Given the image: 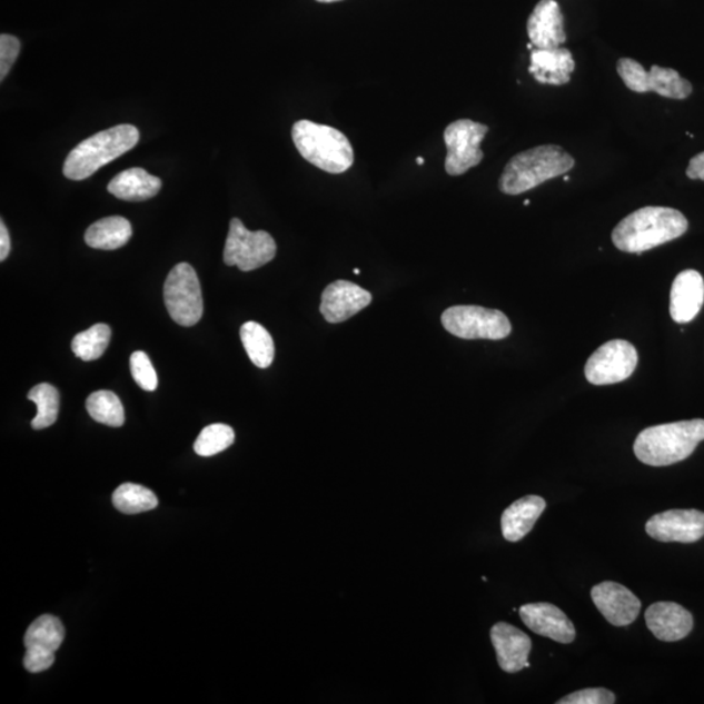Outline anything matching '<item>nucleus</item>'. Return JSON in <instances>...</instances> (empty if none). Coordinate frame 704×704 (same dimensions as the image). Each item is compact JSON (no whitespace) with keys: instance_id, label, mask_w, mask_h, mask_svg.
<instances>
[{"instance_id":"obj_25","label":"nucleus","mask_w":704,"mask_h":704,"mask_svg":"<svg viewBox=\"0 0 704 704\" xmlns=\"http://www.w3.org/2000/svg\"><path fill=\"white\" fill-rule=\"evenodd\" d=\"M241 344H244L249 359L256 367L268 368L275 359V343L269 331L262 325L248 321L240 328Z\"/></svg>"},{"instance_id":"obj_4","label":"nucleus","mask_w":704,"mask_h":704,"mask_svg":"<svg viewBox=\"0 0 704 704\" xmlns=\"http://www.w3.org/2000/svg\"><path fill=\"white\" fill-rule=\"evenodd\" d=\"M139 140L138 128L132 125H119L90 136L68 155L63 166L65 177L71 180L92 177L105 165L133 149Z\"/></svg>"},{"instance_id":"obj_13","label":"nucleus","mask_w":704,"mask_h":704,"mask_svg":"<svg viewBox=\"0 0 704 704\" xmlns=\"http://www.w3.org/2000/svg\"><path fill=\"white\" fill-rule=\"evenodd\" d=\"M646 533L663 543H695L704 536V513L668 510L656 514L646 524Z\"/></svg>"},{"instance_id":"obj_5","label":"nucleus","mask_w":704,"mask_h":704,"mask_svg":"<svg viewBox=\"0 0 704 704\" xmlns=\"http://www.w3.org/2000/svg\"><path fill=\"white\" fill-rule=\"evenodd\" d=\"M291 135L300 156L316 168L330 173H343L351 168V143L336 128L299 120L294 125Z\"/></svg>"},{"instance_id":"obj_27","label":"nucleus","mask_w":704,"mask_h":704,"mask_svg":"<svg viewBox=\"0 0 704 704\" xmlns=\"http://www.w3.org/2000/svg\"><path fill=\"white\" fill-rule=\"evenodd\" d=\"M113 506L125 514H139L156 509L158 498L150 489L139 484L126 483L112 495Z\"/></svg>"},{"instance_id":"obj_16","label":"nucleus","mask_w":704,"mask_h":704,"mask_svg":"<svg viewBox=\"0 0 704 704\" xmlns=\"http://www.w3.org/2000/svg\"><path fill=\"white\" fill-rule=\"evenodd\" d=\"M519 616L529 631L542 635V637L564 643V645L575 639V629L572 621L554 604L533 603L522 605Z\"/></svg>"},{"instance_id":"obj_18","label":"nucleus","mask_w":704,"mask_h":704,"mask_svg":"<svg viewBox=\"0 0 704 704\" xmlns=\"http://www.w3.org/2000/svg\"><path fill=\"white\" fill-rule=\"evenodd\" d=\"M527 33L536 49H557L565 43L564 17L556 0L536 4L527 21Z\"/></svg>"},{"instance_id":"obj_20","label":"nucleus","mask_w":704,"mask_h":704,"mask_svg":"<svg viewBox=\"0 0 704 704\" xmlns=\"http://www.w3.org/2000/svg\"><path fill=\"white\" fill-rule=\"evenodd\" d=\"M704 303V281L696 270H685L673 281L670 313L678 324L691 323L701 313Z\"/></svg>"},{"instance_id":"obj_37","label":"nucleus","mask_w":704,"mask_h":704,"mask_svg":"<svg viewBox=\"0 0 704 704\" xmlns=\"http://www.w3.org/2000/svg\"><path fill=\"white\" fill-rule=\"evenodd\" d=\"M416 162H418L419 166L424 165V160L422 157H419L418 160H416Z\"/></svg>"},{"instance_id":"obj_12","label":"nucleus","mask_w":704,"mask_h":704,"mask_svg":"<svg viewBox=\"0 0 704 704\" xmlns=\"http://www.w3.org/2000/svg\"><path fill=\"white\" fill-rule=\"evenodd\" d=\"M65 634V626L58 617H38L26 633V670L30 673L48 671L56 662V653L62 646Z\"/></svg>"},{"instance_id":"obj_28","label":"nucleus","mask_w":704,"mask_h":704,"mask_svg":"<svg viewBox=\"0 0 704 704\" xmlns=\"http://www.w3.org/2000/svg\"><path fill=\"white\" fill-rule=\"evenodd\" d=\"M111 339L109 325L96 324L92 328L80 333L72 340V351L81 360L93 361L100 359Z\"/></svg>"},{"instance_id":"obj_33","label":"nucleus","mask_w":704,"mask_h":704,"mask_svg":"<svg viewBox=\"0 0 704 704\" xmlns=\"http://www.w3.org/2000/svg\"><path fill=\"white\" fill-rule=\"evenodd\" d=\"M20 41L10 34L0 36V80H4L20 54Z\"/></svg>"},{"instance_id":"obj_3","label":"nucleus","mask_w":704,"mask_h":704,"mask_svg":"<svg viewBox=\"0 0 704 704\" xmlns=\"http://www.w3.org/2000/svg\"><path fill=\"white\" fill-rule=\"evenodd\" d=\"M574 158L558 146H541L522 151L505 166L498 180L499 191L520 195L564 176L574 168Z\"/></svg>"},{"instance_id":"obj_21","label":"nucleus","mask_w":704,"mask_h":704,"mask_svg":"<svg viewBox=\"0 0 704 704\" xmlns=\"http://www.w3.org/2000/svg\"><path fill=\"white\" fill-rule=\"evenodd\" d=\"M532 65L528 72L541 85L565 86L571 81L575 70V62L569 50L564 48L532 51Z\"/></svg>"},{"instance_id":"obj_31","label":"nucleus","mask_w":704,"mask_h":704,"mask_svg":"<svg viewBox=\"0 0 704 704\" xmlns=\"http://www.w3.org/2000/svg\"><path fill=\"white\" fill-rule=\"evenodd\" d=\"M130 367L133 380L142 390L155 391L158 386L156 369L143 351H136L131 355Z\"/></svg>"},{"instance_id":"obj_38","label":"nucleus","mask_w":704,"mask_h":704,"mask_svg":"<svg viewBox=\"0 0 704 704\" xmlns=\"http://www.w3.org/2000/svg\"><path fill=\"white\" fill-rule=\"evenodd\" d=\"M354 272H355V275H360V270L359 269H355Z\"/></svg>"},{"instance_id":"obj_1","label":"nucleus","mask_w":704,"mask_h":704,"mask_svg":"<svg viewBox=\"0 0 704 704\" xmlns=\"http://www.w3.org/2000/svg\"><path fill=\"white\" fill-rule=\"evenodd\" d=\"M688 229L681 211L665 207H646L625 217L612 232L619 251L642 254L675 240Z\"/></svg>"},{"instance_id":"obj_8","label":"nucleus","mask_w":704,"mask_h":704,"mask_svg":"<svg viewBox=\"0 0 704 704\" xmlns=\"http://www.w3.org/2000/svg\"><path fill=\"white\" fill-rule=\"evenodd\" d=\"M277 245L267 231H249L239 218H232L227 235L224 261L241 271L259 269L275 259Z\"/></svg>"},{"instance_id":"obj_9","label":"nucleus","mask_w":704,"mask_h":704,"mask_svg":"<svg viewBox=\"0 0 704 704\" xmlns=\"http://www.w3.org/2000/svg\"><path fill=\"white\" fill-rule=\"evenodd\" d=\"M617 72L624 85L635 93L655 92L673 100H685L693 92L691 81L681 78L672 68L653 66L647 72L637 60L623 58L617 62Z\"/></svg>"},{"instance_id":"obj_11","label":"nucleus","mask_w":704,"mask_h":704,"mask_svg":"<svg viewBox=\"0 0 704 704\" xmlns=\"http://www.w3.org/2000/svg\"><path fill=\"white\" fill-rule=\"evenodd\" d=\"M638 366V353L624 339L604 344L589 357L585 376L589 384L612 385L625 381Z\"/></svg>"},{"instance_id":"obj_19","label":"nucleus","mask_w":704,"mask_h":704,"mask_svg":"<svg viewBox=\"0 0 704 704\" xmlns=\"http://www.w3.org/2000/svg\"><path fill=\"white\" fill-rule=\"evenodd\" d=\"M646 624L657 639L676 642L692 633L694 619L692 613L677 603L658 602L646 611Z\"/></svg>"},{"instance_id":"obj_2","label":"nucleus","mask_w":704,"mask_h":704,"mask_svg":"<svg viewBox=\"0 0 704 704\" xmlns=\"http://www.w3.org/2000/svg\"><path fill=\"white\" fill-rule=\"evenodd\" d=\"M703 440V419L661 424L642 430L635 438L634 453L642 464L671 466L691 457Z\"/></svg>"},{"instance_id":"obj_36","label":"nucleus","mask_w":704,"mask_h":704,"mask_svg":"<svg viewBox=\"0 0 704 704\" xmlns=\"http://www.w3.org/2000/svg\"><path fill=\"white\" fill-rule=\"evenodd\" d=\"M317 2H320V3H335V2H340V0H317Z\"/></svg>"},{"instance_id":"obj_22","label":"nucleus","mask_w":704,"mask_h":704,"mask_svg":"<svg viewBox=\"0 0 704 704\" xmlns=\"http://www.w3.org/2000/svg\"><path fill=\"white\" fill-rule=\"evenodd\" d=\"M547 507L541 496H526L517 499L504 512L502 517L503 535L507 542L516 543L532 532L536 520Z\"/></svg>"},{"instance_id":"obj_23","label":"nucleus","mask_w":704,"mask_h":704,"mask_svg":"<svg viewBox=\"0 0 704 704\" xmlns=\"http://www.w3.org/2000/svg\"><path fill=\"white\" fill-rule=\"evenodd\" d=\"M162 180L143 169L132 168L118 173L109 186V192L125 201H146L161 191Z\"/></svg>"},{"instance_id":"obj_7","label":"nucleus","mask_w":704,"mask_h":704,"mask_svg":"<svg viewBox=\"0 0 704 704\" xmlns=\"http://www.w3.org/2000/svg\"><path fill=\"white\" fill-rule=\"evenodd\" d=\"M444 328L464 339L498 340L510 336L512 325L502 310L479 306H456L442 316Z\"/></svg>"},{"instance_id":"obj_39","label":"nucleus","mask_w":704,"mask_h":704,"mask_svg":"<svg viewBox=\"0 0 704 704\" xmlns=\"http://www.w3.org/2000/svg\"><path fill=\"white\" fill-rule=\"evenodd\" d=\"M569 179H571V178H569V177H567V176H565V177H564V180H565V181H569Z\"/></svg>"},{"instance_id":"obj_40","label":"nucleus","mask_w":704,"mask_h":704,"mask_svg":"<svg viewBox=\"0 0 704 704\" xmlns=\"http://www.w3.org/2000/svg\"><path fill=\"white\" fill-rule=\"evenodd\" d=\"M525 206H526V207H527V206H529V200H526V201H525Z\"/></svg>"},{"instance_id":"obj_10","label":"nucleus","mask_w":704,"mask_h":704,"mask_svg":"<svg viewBox=\"0 0 704 704\" xmlns=\"http://www.w3.org/2000/svg\"><path fill=\"white\" fill-rule=\"evenodd\" d=\"M489 128L474 120L459 119L445 128L444 140L448 148L445 170L452 177L462 176L483 160L480 143Z\"/></svg>"},{"instance_id":"obj_24","label":"nucleus","mask_w":704,"mask_h":704,"mask_svg":"<svg viewBox=\"0 0 704 704\" xmlns=\"http://www.w3.org/2000/svg\"><path fill=\"white\" fill-rule=\"evenodd\" d=\"M132 237V226L125 217L112 216L97 221L86 232V244L90 248L113 251L123 247Z\"/></svg>"},{"instance_id":"obj_35","label":"nucleus","mask_w":704,"mask_h":704,"mask_svg":"<svg viewBox=\"0 0 704 704\" xmlns=\"http://www.w3.org/2000/svg\"><path fill=\"white\" fill-rule=\"evenodd\" d=\"M11 251V239L4 222H0V261H4Z\"/></svg>"},{"instance_id":"obj_29","label":"nucleus","mask_w":704,"mask_h":704,"mask_svg":"<svg viewBox=\"0 0 704 704\" xmlns=\"http://www.w3.org/2000/svg\"><path fill=\"white\" fill-rule=\"evenodd\" d=\"M28 399L37 406V415L32 420L33 429L49 428L58 419L59 391L50 384H40L29 391Z\"/></svg>"},{"instance_id":"obj_14","label":"nucleus","mask_w":704,"mask_h":704,"mask_svg":"<svg viewBox=\"0 0 704 704\" xmlns=\"http://www.w3.org/2000/svg\"><path fill=\"white\" fill-rule=\"evenodd\" d=\"M592 597L605 619L615 626L633 624L642 607L638 597L616 582L599 583L592 589Z\"/></svg>"},{"instance_id":"obj_30","label":"nucleus","mask_w":704,"mask_h":704,"mask_svg":"<svg viewBox=\"0 0 704 704\" xmlns=\"http://www.w3.org/2000/svg\"><path fill=\"white\" fill-rule=\"evenodd\" d=\"M235 442L234 429L226 424H211L201 430L194 448L201 457H211L230 448Z\"/></svg>"},{"instance_id":"obj_6","label":"nucleus","mask_w":704,"mask_h":704,"mask_svg":"<svg viewBox=\"0 0 704 704\" xmlns=\"http://www.w3.org/2000/svg\"><path fill=\"white\" fill-rule=\"evenodd\" d=\"M163 297L171 319L181 327H194L201 320V285L191 265L181 262L171 269L166 278Z\"/></svg>"},{"instance_id":"obj_17","label":"nucleus","mask_w":704,"mask_h":704,"mask_svg":"<svg viewBox=\"0 0 704 704\" xmlns=\"http://www.w3.org/2000/svg\"><path fill=\"white\" fill-rule=\"evenodd\" d=\"M490 639L497 654L499 668L507 673H517L529 667L528 655L533 642L518 627L498 623L490 631Z\"/></svg>"},{"instance_id":"obj_34","label":"nucleus","mask_w":704,"mask_h":704,"mask_svg":"<svg viewBox=\"0 0 704 704\" xmlns=\"http://www.w3.org/2000/svg\"><path fill=\"white\" fill-rule=\"evenodd\" d=\"M686 173L687 177L693 180L704 181V151L692 158L691 163L687 166Z\"/></svg>"},{"instance_id":"obj_32","label":"nucleus","mask_w":704,"mask_h":704,"mask_svg":"<svg viewBox=\"0 0 704 704\" xmlns=\"http://www.w3.org/2000/svg\"><path fill=\"white\" fill-rule=\"evenodd\" d=\"M616 696L604 687L583 688V691L564 696L557 704H613Z\"/></svg>"},{"instance_id":"obj_26","label":"nucleus","mask_w":704,"mask_h":704,"mask_svg":"<svg viewBox=\"0 0 704 704\" xmlns=\"http://www.w3.org/2000/svg\"><path fill=\"white\" fill-rule=\"evenodd\" d=\"M87 410L92 418L105 426L122 427L125 408L116 393L109 390L95 391L87 399Z\"/></svg>"},{"instance_id":"obj_15","label":"nucleus","mask_w":704,"mask_h":704,"mask_svg":"<svg viewBox=\"0 0 704 704\" xmlns=\"http://www.w3.org/2000/svg\"><path fill=\"white\" fill-rule=\"evenodd\" d=\"M373 301V295L353 282H333L324 290L320 313L330 324L344 323L360 313Z\"/></svg>"}]
</instances>
